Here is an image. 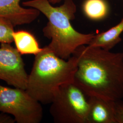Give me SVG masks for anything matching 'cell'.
<instances>
[{
	"label": "cell",
	"mask_w": 123,
	"mask_h": 123,
	"mask_svg": "<svg viewBox=\"0 0 123 123\" xmlns=\"http://www.w3.org/2000/svg\"><path fill=\"white\" fill-rule=\"evenodd\" d=\"M77 58L74 82L88 96L112 101L123 97V52L82 45L73 54Z\"/></svg>",
	"instance_id": "obj_1"
},
{
	"label": "cell",
	"mask_w": 123,
	"mask_h": 123,
	"mask_svg": "<svg viewBox=\"0 0 123 123\" xmlns=\"http://www.w3.org/2000/svg\"><path fill=\"white\" fill-rule=\"evenodd\" d=\"M22 5L37 9L47 18L48 22L43 29V35L51 40L47 46L62 59L70 58L80 46L88 45L95 34L80 33L72 26L71 21L77 11L73 0H64L59 6H53L49 0H26Z\"/></svg>",
	"instance_id": "obj_2"
},
{
	"label": "cell",
	"mask_w": 123,
	"mask_h": 123,
	"mask_svg": "<svg viewBox=\"0 0 123 123\" xmlns=\"http://www.w3.org/2000/svg\"><path fill=\"white\" fill-rule=\"evenodd\" d=\"M77 67L74 55L62 59L46 46L35 55L26 90L40 103L51 104L60 87L74 82Z\"/></svg>",
	"instance_id": "obj_3"
},
{
	"label": "cell",
	"mask_w": 123,
	"mask_h": 123,
	"mask_svg": "<svg viewBox=\"0 0 123 123\" xmlns=\"http://www.w3.org/2000/svg\"><path fill=\"white\" fill-rule=\"evenodd\" d=\"M51 104L55 123H87L88 97L74 82L60 87Z\"/></svg>",
	"instance_id": "obj_4"
},
{
	"label": "cell",
	"mask_w": 123,
	"mask_h": 123,
	"mask_svg": "<svg viewBox=\"0 0 123 123\" xmlns=\"http://www.w3.org/2000/svg\"><path fill=\"white\" fill-rule=\"evenodd\" d=\"M0 112L12 115L18 123H39L43 114L41 103L26 89L0 85Z\"/></svg>",
	"instance_id": "obj_5"
},
{
	"label": "cell",
	"mask_w": 123,
	"mask_h": 123,
	"mask_svg": "<svg viewBox=\"0 0 123 123\" xmlns=\"http://www.w3.org/2000/svg\"><path fill=\"white\" fill-rule=\"evenodd\" d=\"M21 54L9 43L0 46V80L14 88L26 89L28 76Z\"/></svg>",
	"instance_id": "obj_6"
},
{
	"label": "cell",
	"mask_w": 123,
	"mask_h": 123,
	"mask_svg": "<svg viewBox=\"0 0 123 123\" xmlns=\"http://www.w3.org/2000/svg\"><path fill=\"white\" fill-rule=\"evenodd\" d=\"M21 0H0V18L11 22L14 26L28 24L39 16L37 9L23 7Z\"/></svg>",
	"instance_id": "obj_7"
},
{
	"label": "cell",
	"mask_w": 123,
	"mask_h": 123,
	"mask_svg": "<svg viewBox=\"0 0 123 123\" xmlns=\"http://www.w3.org/2000/svg\"><path fill=\"white\" fill-rule=\"evenodd\" d=\"M88 97L87 123H116L115 102L96 95Z\"/></svg>",
	"instance_id": "obj_8"
},
{
	"label": "cell",
	"mask_w": 123,
	"mask_h": 123,
	"mask_svg": "<svg viewBox=\"0 0 123 123\" xmlns=\"http://www.w3.org/2000/svg\"><path fill=\"white\" fill-rule=\"evenodd\" d=\"M123 32V18L118 24L108 30L95 34L88 45L110 51L121 41L120 35Z\"/></svg>",
	"instance_id": "obj_9"
},
{
	"label": "cell",
	"mask_w": 123,
	"mask_h": 123,
	"mask_svg": "<svg viewBox=\"0 0 123 123\" xmlns=\"http://www.w3.org/2000/svg\"><path fill=\"white\" fill-rule=\"evenodd\" d=\"M13 38L16 48L21 55L33 54L35 56L43 49L40 47L35 37L27 31H14Z\"/></svg>",
	"instance_id": "obj_10"
},
{
	"label": "cell",
	"mask_w": 123,
	"mask_h": 123,
	"mask_svg": "<svg viewBox=\"0 0 123 123\" xmlns=\"http://www.w3.org/2000/svg\"><path fill=\"white\" fill-rule=\"evenodd\" d=\"M84 15L93 21L102 20L109 13V6L105 0H85L83 5Z\"/></svg>",
	"instance_id": "obj_11"
},
{
	"label": "cell",
	"mask_w": 123,
	"mask_h": 123,
	"mask_svg": "<svg viewBox=\"0 0 123 123\" xmlns=\"http://www.w3.org/2000/svg\"><path fill=\"white\" fill-rule=\"evenodd\" d=\"M14 27L8 20L0 18V43L11 44L13 42Z\"/></svg>",
	"instance_id": "obj_12"
},
{
	"label": "cell",
	"mask_w": 123,
	"mask_h": 123,
	"mask_svg": "<svg viewBox=\"0 0 123 123\" xmlns=\"http://www.w3.org/2000/svg\"><path fill=\"white\" fill-rule=\"evenodd\" d=\"M115 119L116 123H123V103L121 100L115 102Z\"/></svg>",
	"instance_id": "obj_13"
},
{
	"label": "cell",
	"mask_w": 123,
	"mask_h": 123,
	"mask_svg": "<svg viewBox=\"0 0 123 123\" xmlns=\"http://www.w3.org/2000/svg\"><path fill=\"white\" fill-rule=\"evenodd\" d=\"M16 122L15 119L8 114L1 112L0 114V123H14Z\"/></svg>",
	"instance_id": "obj_14"
}]
</instances>
